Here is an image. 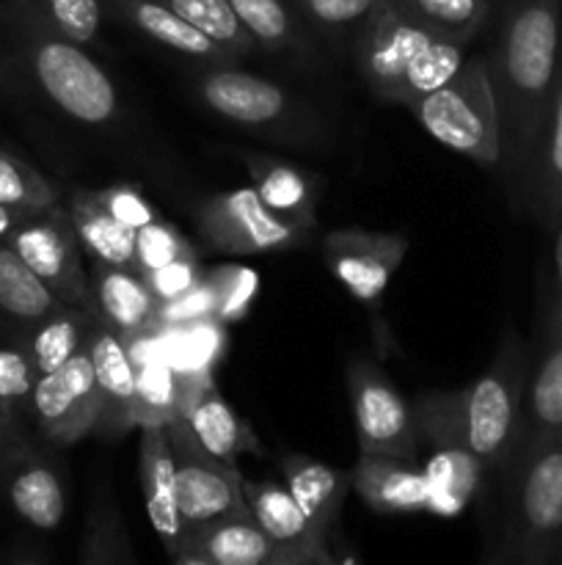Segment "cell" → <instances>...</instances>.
<instances>
[{
	"mask_svg": "<svg viewBox=\"0 0 562 565\" xmlns=\"http://www.w3.org/2000/svg\"><path fill=\"white\" fill-rule=\"evenodd\" d=\"M483 53L499 116V174L518 204L562 53V0H499Z\"/></svg>",
	"mask_w": 562,
	"mask_h": 565,
	"instance_id": "cell-1",
	"label": "cell"
},
{
	"mask_svg": "<svg viewBox=\"0 0 562 565\" xmlns=\"http://www.w3.org/2000/svg\"><path fill=\"white\" fill-rule=\"evenodd\" d=\"M529 356L516 329H507L488 370L457 392H433L413 403L419 445L463 441L485 463L490 478H501L521 428V401Z\"/></svg>",
	"mask_w": 562,
	"mask_h": 565,
	"instance_id": "cell-2",
	"label": "cell"
},
{
	"mask_svg": "<svg viewBox=\"0 0 562 565\" xmlns=\"http://www.w3.org/2000/svg\"><path fill=\"white\" fill-rule=\"evenodd\" d=\"M0 28L9 33L33 86L66 119L86 127H114L121 119L114 77L83 44L61 36L31 0H0Z\"/></svg>",
	"mask_w": 562,
	"mask_h": 565,
	"instance_id": "cell-3",
	"label": "cell"
},
{
	"mask_svg": "<svg viewBox=\"0 0 562 565\" xmlns=\"http://www.w3.org/2000/svg\"><path fill=\"white\" fill-rule=\"evenodd\" d=\"M466 47L408 17L395 0H380L353 58L375 99L411 110L461 70L468 58Z\"/></svg>",
	"mask_w": 562,
	"mask_h": 565,
	"instance_id": "cell-4",
	"label": "cell"
},
{
	"mask_svg": "<svg viewBox=\"0 0 562 565\" xmlns=\"http://www.w3.org/2000/svg\"><path fill=\"white\" fill-rule=\"evenodd\" d=\"M499 480V535L485 563L562 565V436L512 458Z\"/></svg>",
	"mask_w": 562,
	"mask_h": 565,
	"instance_id": "cell-5",
	"label": "cell"
},
{
	"mask_svg": "<svg viewBox=\"0 0 562 565\" xmlns=\"http://www.w3.org/2000/svg\"><path fill=\"white\" fill-rule=\"evenodd\" d=\"M198 103L231 127L306 152L331 149V125L312 103L281 83L242 72L237 64L204 66L191 81Z\"/></svg>",
	"mask_w": 562,
	"mask_h": 565,
	"instance_id": "cell-6",
	"label": "cell"
},
{
	"mask_svg": "<svg viewBox=\"0 0 562 565\" xmlns=\"http://www.w3.org/2000/svg\"><path fill=\"white\" fill-rule=\"evenodd\" d=\"M411 114L446 149L499 169V116L483 55H468L444 86L413 105Z\"/></svg>",
	"mask_w": 562,
	"mask_h": 565,
	"instance_id": "cell-7",
	"label": "cell"
},
{
	"mask_svg": "<svg viewBox=\"0 0 562 565\" xmlns=\"http://www.w3.org/2000/svg\"><path fill=\"white\" fill-rule=\"evenodd\" d=\"M193 221H196L204 246L209 252L229 254V257L287 252V248L301 246L309 237L303 226L273 213L259 199L253 185L213 193L198 202Z\"/></svg>",
	"mask_w": 562,
	"mask_h": 565,
	"instance_id": "cell-8",
	"label": "cell"
},
{
	"mask_svg": "<svg viewBox=\"0 0 562 565\" xmlns=\"http://www.w3.org/2000/svg\"><path fill=\"white\" fill-rule=\"evenodd\" d=\"M165 430L174 452L176 502L187 533L213 519L248 508L237 463L220 461L204 450L185 417H176L174 423L165 425Z\"/></svg>",
	"mask_w": 562,
	"mask_h": 565,
	"instance_id": "cell-9",
	"label": "cell"
},
{
	"mask_svg": "<svg viewBox=\"0 0 562 565\" xmlns=\"http://www.w3.org/2000/svg\"><path fill=\"white\" fill-rule=\"evenodd\" d=\"M6 243L61 301L91 307V279L83 270V246L72 226L69 210L55 204L44 213L31 215Z\"/></svg>",
	"mask_w": 562,
	"mask_h": 565,
	"instance_id": "cell-10",
	"label": "cell"
},
{
	"mask_svg": "<svg viewBox=\"0 0 562 565\" xmlns=\"http://www.w3.org/2000/svg\"><path fill=\"white\" fill-rule=\"evenodd\" d=\"M347 392H350L361 452H386V456L419 461L413 408L402 401L380 364H375L372 359H353L347 367Z\"/></svg>",
	"mask_w": 562,
	"mask_h": 565,
	"instance_id": "cell-11",
	"label": "cell"
},
{
	"mask_svg": "<svg viewBox=\"0 0 562 565\" xmlns=\"http://www.w3.org/2000/svg\"><path fill=\"white\" fill-rule=\"evenodd\" d=\"M99 412L97 381L88 345L61 364L55 373L39 375L28 401V419L50 445H75L94 434Z\"/></svg>",
	"mask_w": 562,
	"mask_h": 565,
	"instance_id": "cell-12",
	"label": "cell"
},
{
	"mask_svg": "<svg viewBox=\"0 0 562 565\" xmlns=\"http://www.w3.org/2000/svg\"><path fill=\"white\" fill-rule=\"evenodd\" d=\"M411 241L397 232H369L358 226L334 230L323 241V263L334 279L364 307L383 298L391 276L406 259Z\"/></svg>",
	"mask_w": 562,
	"mask_h": 565,
	"instance_id": "cell-13",
	"label": "cell"
},
{
	"mask_svg": "<svg viewBox=\"0 0 562 565\" xmlns=\"http://www.w3.org/2000/svg\"><path fill=\"white\" fill-rule=\"evenodd\" d=\"M242 494H246L251 516L275 544L279 565L347 563L345 555L334 552V546L339 544L306 516V511L298 505L284 483H273V480L257 483V480L242 478Z\"/></svg>",
	"mask_w": 562,
	"mask_h": 565,
	"instance_id": "cell-14",
	"label": "cell"
},
{
	"mask_svg": "<svg viewBox=\"0 0 562 565\" xmlns=\"http://www.w3.org/2000/svg\"><path fill=\"white\" fill-rule=\"evenodd\" d=\"M0 491L22 524L39 533H53L66 513V483L58 461L31 439L14 447L6 461Z\"/></svg>",
	"mask_w": 562,
	"mask_h": 565,
	"instance_id": "cell-15",
	"label": "cell"
},
{
	"mask_svg": "<svg viewBox=\"0 0 562 565\" xmlns=\"http://www.w3.org/2000/svg\"><path fill=\"white\" fill-rule=\"evenodd\" d=\"M176 565H279V552L248 508L191 530L171 557Z\"/></svg>",
	"mask_w": 562,
	"mask_h": 565,
	"instance_id": "cell-16",
	"label": "cell"
},
{
	"mask_svg": "<svg viewBox=\"0 0 562 565\" xmlns=\"http://www.w3.org/2000/svg\"><path fill=\"white\" fill-rule=\"evenodd\" d=\"M88 353L97 381L99 412L94 434L99 439H121L136 428L132 423V403H136V364L125 340L114 329L97 320L88 334Z\"/></svg>",
	"mask_w": 562,
	"mask_h": 565,
	"instance_id": "cell-17",
	"label": "cell"
},
{
	"mask_svg": "<svg viewBox=\"0 0 562 565\" xmlns=\"http://www.w3.org/2000/svg\"><path fill=\"white\" fill-rule=\"evenodd\" d=\"M102 6L105 14L138 31L149 42L160 44L169 53L191 61L198 70H204V66L237 64L224 47H218L198 28L182 20L165 0H102Z\"/></svg>",
	"mask_w": 562,
	"mask_h": 565,
	"instance_id": "cell-18",
	"label": "cell"
},
{
	"mask_svg": "<svg viewBox=\"0 0 562 565\" xmlns=\"http://www.w3.org/2000/svg\"><path fill=\"white\" fill-rule=\"evenodd\" d=\"M518 210L534 215L543 226L562 224V53Z\"/></svg>",
	"mask_w": 562,
	"mask_h": 565,
	"instance_id": "cell-19",
	"label": "cell"
},
{
	"mask_svg": "<svg viewBox=\"0 0 562 565\" xmlns=\"http://www.w3.org/2000/svg\"><path fill=\"white\" fill-rule=\"evenodd\" d=\"M141 430V445H138V475H141L143 508L163 544L165 555L174 557L176 550L185 541L187 530L180 516V502H176V480H174V452H171L169 430L165 425H147Z\"/></svg>",
	"mask_w": 562,
	"mask_h": 565,
	"instance_id": "cell-20",
	"label": "cell"
},
{
	"mask_svg": "<svg viewBox=\"0 0 562 565\" xmlns=\"http://www.w3.org/2000/svg\"><path fill=\"white\" fill-rule=\"evenodd\" d=\"M91 307L121 340L158 329V298L152 296L141 270L130 265L94 263Z\"/></svg>",
	"mask_w": 562,
	"mask_h": 565,
	"instance_id": "cell-21",
	"label": "cell"
},
{
	"mask_svg": "<svg viewBox=\"0 0 562 565\" xmlns=\"http://www.w3.org/2000/svg\"><path fill=\"white\" fill-rule=\"evenodd\" d=\"M562 436V329L551 334L529 367L521 401V428L512 458ZM510 458V461H512ZM510 467V463H507Z\"/></svg>",
	"mask_w": 562,
	"mask_h": 565,
	"instance_id": "cell-22",
	"label": "cell"
},
{
	"mask_svg": "<svg viewBox=\"0 0 562 565\" xmlns=\"http://www.w3.org/2000/svg\"><path fill=\"white\" fill-rule=\"evenodd\" d=\"M353 491L378 513H419L428 511V478L419 461L361 452L353 467Z\"/></svg>",
	"mask_w": 562,
	"mask_h": 565,
	"instance_id": "cell-23",
	"label": "cell"
},
{
	"mask_svg": "<svg viewBox=\"0 0 562 565\" xmlns=\"http://www.w3.org/2000/svg\"><path fill=\"white\" fill-rule=\"evenodd\" d=\"M240 160L246 163L253 191L259 193V199L273 213L303 226L306 232L314 230V224H317L320 188H323L317 174L306 171L303 166L290 163V160L253 152V149L251 152H240Z\"/></svg>",
	"mask_w": 562,
	"mask_h": 565,
	"instance_id": "cell-24",
	"label": "cell"
},
{
	"mask_svg": "<svg viewBox=\"0 0 562 565\" xmlns=\"http://www.w3.org/2000/svg\"><path fill=\"white\" fill-rule=\"evenodd\" d=\"M281 472H284V486L306 511V516L336 541L342 505L353 491V469H336L303 452H290L281 458Z\"/></svg>",
	"mask_w": 562,
	"mask_h": 565,
	"instance_id": "cell-25",
	"label": "cell"
},
{
	"mask_svg": "<svg viewBox=\"0 0 562 565\" xmlns=\"http://www.w3.org/2000/svg\"><path fill=\"white\" fill-rule=\"evenodd\" d=\"M428 447V461L422 463L430 491L428 511L439 516H457L488 483V469L463 441H439Z\"/></svg>",
	"mask_w": 562,
	"mask_h": 565,
	"instance_id": "cell-26",
	"label": "cell"
},
{
	"mask_svg": "<svg viewBox=\"0 0 562 565\" xmlns=\"http://www.w3.org/2000/svg\"><path fill=\"white\" fill-rule=\"evenodd\" d=\"M259 50L292 55L298 64H320V42L295 11L292 0H229Z\"/></svg>",
	"mask_w": 562,
	"mask_h": 565,
	"instance_id": "cell-27",
	"label": "cell"
},
{
	"mask_svg": "<svg viewBox=\"0 0 562 565\" xmlns=\"http://www.w3.org/2000/svg\"><path fill=\"white\" fill-rule=\"evenodd\" d=\"M94 307H75V303H61L55 312L42 318L39 323L20 331V345L31 356L39 375L55 373L61 364L69 362L75 353L88 345L94 323H97Z\"/></svg>",
	"mask_w": 562,
	"mask_h": 565,
	"instance_id": "cell-28",
	"label": "cell"
},
{
	"mask_svg": "<svg viewBox=\"0 0 562 565\" xmlns=\"http://www.w3.org/2000/svg\"><path fill=\"white\" fill-rule=\"evenodd\" d=\"M182 417L187 419L198 445L213 452L215 458H220V461L237 463L240 456H264V447L259 445L246 419L237 417L235 408L224 401L215 381Z\"/></svg>",
	"mask_w": 562,
	"mask_h": 565,
	"instance_id": "cell-29",
	"label": "cell"
},
{
	"mask_svg": "<svg viewBox=\"0 0 562 565\" xmlns=\"http://www.w3.org/2000/svg\"><path fill=\"white\" fill-rule=\"evenodd\" d=\"M66 210H69L72 226H75L83 252L94 263L130 265V268H136V230L119 224L99 204L97 193L91 188H77V191H72Z\"/></svg>",
	"mask_w": 562,
	"mask_h": 565,
	"instance_id": "cell-30",
	"label": "cell"
},
{
	"mask_svg": "<svg viewBox=\"0 0 562 565\" xmlns=\"http://www.w3.org/2000/svg\"><path fill=\"white\" fill-rule=\"evenodd\" d=\"M61 303L64 301L22 263L20 254L9 243H0V315L22 331L47 318Z\"/></svg>",
	"mask_w": 562,
	"mask_h": 565,
	"instance_id": "cell-31",
	"label": "cell"
},
{
	"mask_svg": "<svg viewBox=\"0 0 562 565\" xmlns=\"http://www.w3.org/2000/svg\"><path fill=\"white\" fill-rule=\"evenodd\" d=\"M77 561L83 565L138 563V555L132 552V541L127 535L125 519H121L114 494H110V486L105 480H97V486H94Z\"/></svg>",
	"mask_w": 562,
	"mask_h": 565,
	"instance_id": "cell-32",
	"label": "cell"
},
{
	"mask_svg": "<svg viewBox=\"0 0 562 565\" xmlns=\"http://www.w3.org/2000/svg\"><path fill=\"white\" fill-rule=\"evenodd\" d=\"M378 3L380 0H292L312 36L339 55H353Z\"/></svg>",
	"mask_w": 562,
	"mask_h": 565,
	"instance_id": "cell-33",
	"label": "cell"
},
{
	"mask_svg": "<svg viewBox=\"0 0 562 565\" xmlns=\"http://www.w3.org/2000/svg\"><path fill=\"white\" fill-rule=\"evenodd\" d=\"M408 17L455 42L472 44L494 20V0H395Z\"/></svg>",
	"mask_w": 562,
	"mask_h": 565,
	"instance_id": "cell-34",
	"label": "cell"
},
{
	"mask_svg": "<svg viewBox=\"0 0 562 565\" xmlns=\"http://www.w3.org/2000/svg\"><path fill=\"white\" fill-rule=\"evenodd\" d=\"M182 20L191 22L193 28L204 33L207 39H213L218 47H224L231 58L240 64L242 58L253 53L257 42L248 33V28L242 25V20L237 17V11L231 9L229 0H165Z\"/></svg>",
	"mask_w": 562,
	"mask_h": 565,
	"instance_id": "cell-35",
	"label": "cell"
},
{
	"mask_svg": "<svg viewBox=\"0 0 562 565\" xmlns=\"http://www.w3.org/2000/svg\"><path fill=\"white\" fill-rule=\"evenodd\" d=\"M136 364V403H132V423L136 428L147 425H169L180 412V381L163 359H143Z\"/></svg>",
	"mask_w": 562,
	"mask_h": 565,
	"instance_id": "cell-36",
	"label": "cell"
},
{
	"mask_svg": "<svg viewBox=\"0 0 562 565\" xmlns=\"http://www.w3.org/2000/svg\"><path fill=\"white\" fill-rule=\"evenodd\" d=\"M0 204L22 210L28 215H39L61 204V193L28 160L0 149Z\"/></svg>",
	"mask_w": 562,
	"mask_h": 565,
	"instance_id": "cell-37",
	"label": "cell"
},
{
	"mask_svg": "<svg viewBox=\"0 0 562 565\" xmlns=\"http://www.w3.org/2000/svg\"><path fill=\"white\" fill-rule=\"evenodd\" d=\"M39 373L20 342H0V417L22 425ZM25 428V425H22Z\"/></svg>",
	"mask_w": 562,
	"mask_h": 565,
	"instance_id": "cell-38",
	"label": "cell"
},
{
	"mask_svg": "<svg viewBox=\"0 0 562 565\" xmlns=\"http://www.w3.org/2000/svg\"><path fill=\"white\" fill-rule=\"evenodd\" d=\"M39 14L61 33L83 47L99 44L105 6L102 0H31Z\"/></svg>",
	"mask_w": 562,
	"mask_h": 565,
	"instance_id": "cell-39",
	"label": "cell"
},
{
	"mask_svg": "<svg viewBox=\"0 0 562 565\" xmlns=\"http://www.w3.org/2000/svg\"><path fill=\"white\" fill-rule=\"evenodd\" d=\"M218 287V309L215 318L224 326L240 323L253 307V298L259 292V274L246 265H218L209 270Z\"/></svg>",
	"mask_w": 562,
	"mask_h": 565,
	"instance_id": "cell-40",
	"label": "cell"
},
{
	"mask_svg": "<svg viewBox=\"0 0 562 565\" xmlns=\"http://www.w3.org/2000/svg\"><path fill=\"white\" fill-rule=\"evenodd\" d=\"M187 252H193L187 237L176 226L160 218L149 221L147 226L136 232V270H141V274L163 268Z\"/></svg>",
	"mask_w": 562,
	"mask_h": 565,
	"instance_id": "cell-41",
	"label": "cell"
},
{
	"mask_svg": "<svg viewBox=\"0 0 562 565\" xmlns=\"http://www.w3.org/2000/svg\"><path fill=\"white\" fill-rule=\"evenodd\" d=\"M218 309V287L209 270H204L202 279L185 292V296L174 298L169 303L158 307V326H187L198 323V320L215 318Z\"/></svg>",
	"mask_w": 562,
	"mask_h": 565,
	"instance_id": "cell-42",
	"label": "cell"
},
{
	"mask_svg": "<svg viewBox=\"0 0 562 565\" xmlns=\"http://www.w3.org/2000/svg\"><path fill=\"white\" fill-rule=\"evenodd\" d=\"M202 274L204 270L202 265H198L196 252H187L182 254V257H176L174 263L143 274V279H147L149 290H152V296L158 298V303H169L174 301V298L185 296V292L202 279Z\"/></svg>",
	"mask_w": 562,
	"mask_h": 565,
	"instance_id": "cell-43",
	"label": "cell"
},
{
	"mask_svg": "<svg viewBox=\"0 0 562 565\" xmlns=\"http://www.w3.org/2000/svg\"><path fill=\"white\" fill-rule=\"evenodd\" d=\"M94 193H97L99 204H102V207L108 210L116 221H119V224L130 226V230H136V232L141 230V226H147L149 221L158 218L152 202H149V199L143 196L136 185L119 182V185L99 188V191H94Z\"/></svg>",
	"mask_w": 562,
	"mask_h": 565,
	"instance_id": "cell-44",
	"label": "cell"
},
{
	"mask_svg": "<svg viewBox=\"0 0 562 565\" xmlns=\"http://www.w3.org/2000/svg\"><path fill=\"white\" fill-rule=\"evenodd\" d=\"M25 439L28 434L22 425H11L0 417V483H3V469H6V461H9L11 450L20 447Z\"/></svg>",
	"mask_w": 562,
	"mask_h": 565,
	"instance_id": "cell-45",
	"label": "cell"
},
{
	"mask_svg": "<svg viewBox=\"0 0 562 565\" xmlns=\"http://www.w3.org/2000/svg\"><path fill=\"white\" fill-rule=\"evenodd\" d=\"M25 218H31V215L22 213V210H14V207H6V204H0V243L9 241L11 232H14L17 226H20Z\"/></svg>",
	"mask_w": 562,
	"mask_h": 565,
	"instance_id": "cell-46",
	"label": "cell"
},
{
	"mask_svg": "<svg viewBox=\"0 0 562 565\" xmlns=\"http://www.w3.org/2000/svg\"><path fill=\"white\" fill-rule=\"evenodd\" d=\"M556 257H560V268H562V237H560V248H556Z\"/></svg>",
	"mask_w": 562,
	"mask_h": 565,
	"instance_id": "cell-47",
	"label": "cell"
}]
</instances>
